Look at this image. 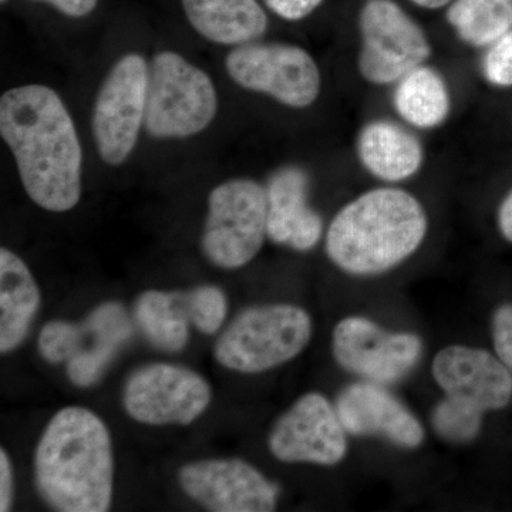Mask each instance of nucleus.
<instances>
[{
	"mask_svg": "<svg viewBox=\"0 0 512 512\" xmlns=\"http://www.w3.org/2000/svg\"><path fill=\"white\" fill-rule=\"evenodd\" d=\"M431 369L446 396L481 413L503 409L510 403V369L485 350L448 346L434 357Z\"/></svg>",
	"mask_w": 512,
	"mask_h": 512,
	"instance_id": "14",
	"label": "nucleus"
},
{
	"mask_svg": "<svg viewBox=\"0 0 512 512\" xmlns=\"http://www.w3.org/2000/svg\"><path fill=\"white\" fill-rule=\"evenodd\" d=\"M181 5L192 28L218 45H247L268 29V16L258 0H181Z\"/></svg>",
	"mask_w": 512,
	"mask_h": 512,
	"instance_id": "19",
	"label": "nucleus"
},
{
	"mask_svg": "<svg viewBox=\"0 0 512 512\" xmlns=\"http://www.w3.org/2000/svg\"><path fill=\"white\" fill-rule=\"evenodd\" d=\"M309 175L298 165H286L269 177L268 238L274 244L308 252L323 235L322 217L309 205Z\"/></svg>",
	"mask_w": 512,
	"mask_h": 512,
	"instance_id": "16",
	"label": "nucleus"
},
{
	"mask_svg": "<svg viewBox=\"0 0 512 512\" xmlns=\"http://www.w3.org/2000/svg\"><path fill=\"white\" fill-rule=\"evenodd\" d=\"M82 349L66 363L70 382L77 387L99 383L120 349L133 336V322L120 302H104L84 319Z\"/></svg>",
	"mask_w": 512,
	"mask_h": 512,
	"instance_id": "17",
	"label": "nucleus"
},
{
	"mask_svg": "<svg viewBox=\"0 0 512 512\" xmlns=\"http://www.w3.org/2000/svg\"><path fill=\"white\" fill-rule=\"evenodd\" d=\"M335 409L352 436L382 437L402 448H417L424 441L420 421L383 384H350L339 394Z\"/></svg>",
	"mask_w": 512,
	"mask_h": 512,
	"instance_id": "15",
	"label": "nucleus"
},
{
	"mask_svg": "<svg viewBox=\"0 0 512 512\" xmlns=\"http://www.w3.org/2000/svg\"><path fill=\"white\" fill-rule=\"evenodd\" d=\"M84 338L83 323L67 320H52L40 330L37 350L46 362L52 365L67 363L82 349Z\"/></svg>",
	"mask_w": 512,
	"mask_h": 512,
	"instance_id": "26",
	"label": "nucleus"
},
{
	"mask_svg": "<svg viewBox=\"0 0 512 512\" xmlns=\"http://www.w3.org/2000/svg\"><path fill=\"white\" fill-rule=\"evenodd\" d=\"M0 134L30 200L52 212L73 210L82 198L83 151L62 99L43 84L2 94Z\"/></svg>",
	"mask_w": 512,
	"mask_h": 512,
	"instance_id": "1",
	"label": "nucleus"
},
{
	"mask_svg": "<svg viewBox=\"0 0 512 512\" xmlns=\"http://www.w3.org/2000/svg\"><path fill=\"white\" fill-rule=\"evenodd\" d=\"M483 74L485 80L495 87H512V29L488 46Z\"/></svg>",
	"mask_w": 512,
	"mask_h": 512,
	"instance_id": "27",
	"label": "nucleus"
},
{
	"mask_svg": "<svg viewBox=\"0 0 512 512\" xmlns=\"http://www.w3.org/2000/svg\"><path fill=\"white\" fill-rule=\"evenodd\" d=\"M446 19L461 42L488 47L512 29V0H453Z\"/></svg>",
	"mask_w": 512,
	"mask_h": 512,
	"instance_id": "23",
	"label": "nucleus"
},
{
	"mask_svg": "<svg viewBox=\"0 0 512 512\" xmlns=\"http://www.w3.org/2000/svg\"><path fill=\"white\" fill-rule=\"evenodd\" d=\"M312 319L289 303L252 306L239 313L214 346L215 360L232 372H266L301 355L312 338Z\"/></svg>",
	"mask_w": 512,
	"mask_h": 512,
	"instance_id": "4",
	"label": "nucleus"
},
{
	"mask_svg": "<svg viewBox=\"0 0 512 512\" xmlns=\"http://www.w3.org/2000/svg\"><path fill=\"white\" fill-rule=\"evenodd\" d=\"M178 483L191 500L214 512H269L278 504L276 485L239 458L185 464Z\"/></svg>",
	"mask_w": 512,
	"mask_h": 512,
	"instance_id": "13",
	"label": "nucleus"
},
{
	"mask_svg": "<svg viewBox=\"0 0 512 512\" xmlns=\"http://www.w3.org/2000/svg\"><path fill=\"white\" fill-rule=\"evenodd\" d=\"M268 238V200L264 185L251 178H234L215 187L208 197V214L201 248L218 268L248 265Z\"/></svg>",
	"mask_w": 512,
	"mask_h": 512,
	"instance_id": "6",
	"label": "nucleus"
},
{
	"mask_svg": "<svg viewBox=\"0 0 512 512\" xmlns=\"http://www.w3.org/2000/svg\"><path fill=\"white\" fill-rule=\"evenodd\" d=\"M333 356L346 372L367 382H399L419 363L423 345L413 333L387 332L360 316L340 320L333 330Z\"/></svg>",
	"mask_w": 512,
	"mask_h": 512,
	"instance_id": "11",
	"label": "nucleus"
},
{
	"mask_svg": "<svg viewBox=\"0 0 512 512\" xmlns=\"http://www.w3.org/2000/svg\"><path fill=\"white\" fill-rule=\"evenodd\" d=\"M53 6L57 12L69 18H86L99 5V0H35Z\"/></svg>",
	"mask_w": 512,
	"mask_h": 512,
	"instance_id": "31",
	"label": "nucleus"
},
{
	"mask_svg": "<svg viewBox=\"0 0 512 512\" xmlns=\"http://www.w3.org/2000/svg\"><path fill=\"white\" fill-rule=\"evenodd\" d=\"M493 338L498 357L512 372V305L501 306L495 312Z\"/></svg>",
	"mask_w": 512,
	"mask_h": 512,
	"instance_id": "28",
	"label": "nucleus"
},
{
	"mask_svg": "<svg viewBox=\"0 0 512 512\" xmlns=\"http://www.w3.org/2000/svg\"><path fill=\"white\" fill-rule=\"evenodd\" d=\"M225 67L242 89L265 94L291 109L312 106L322 90L318 63L301 46L289 43L235 46L225 59Z\"/></svg>",
	"mask_w": 512,
	"mask_h": 512,
	"instance_id": "8",
	"label": "nucleus"
},
{
	"mask_svg": "<svg viewBox=\"0 0 512 512\" xmlns=\"http://www.w3.org/2000/svg\"><path fill=\"white\" fill-rule=\"evenodd\" d=\"M431 421L441 439L463 444L476 439L480 433L483 413L446 396L443 402L437 404Z\"/></svg>",
	"mask_w": 512,
	"mask_h": 512,
	"instance_id": "24",
	"label": "nucleus"
},
{
	"mask_svg": "<svg viewBox=\"0 0 512 512\" xmlns=\"http://www.w3.org/2000/svg\"><path fill=\"white\" fill-rule=\"evenodd\" d=\"M393 106L410 126L433 130L450 116V90L439 70L421 64L396 83Z\"/></svg>",
	"mask_w": 512,
	"mask_h": 512,
	"instance_id": "21",
	"label": "nucleus"
},
{
	"mask_svg": "<svg viewBox=\"0 0 512 512\" xmlns=\"http://www.w3.org/2000/svg\"><path fill=\"white\" fill-rule=\"evenodd\" d=\"M357 69L367 83L389 86L431 56L429 37L394 0H366L359 13Z\"/></svg>",
	"mask_w": 512,
	"mask_h": 512,
	"instance_id": "7",
	"label": "nucleus"
},
{
	"mask_svg": "<svg viewBox=\"0 0 512 512\" xmlns=\"http://www.w3.org/2000/svg\"><path fill=\"white\" fill-rule=\"evenodd\" d=\"M211 402L212 389L204 377L171 363L140 367L128 377L123 390L128 416L147 426H188Z\"/></svg>",
	"mask_w": 512,
	"mask_h": 512,
	"instance_id": "10",
	"label": "nucleus"
},
{
	"mask_svg": "<svg viewBox=\"0 0 512 512\" xmlns=\"http://www.w3.org/2000/svg\"><path fill=\"white\" fill-rule=\"evenodd\" d=\"M40 498L60 512H106L114 490V456L106 423L69 406L47 423L35 453Z\"/></svg>",
	"mask_w": 512,
	"mask_h": 512,
	"instance_id": "2",
	"label": "nucleus"
},
{
	"mask_svg": "<svg viewBox=\"0 0 512 512\" xmlns=\"http://www.w3.org/2000/svg\"><path fill=\"white\" fill-rule=\"evenodd\" d=\"M134 320L158 350L177 353L190 342V316L184 292L147 291L138 296Z\"/></svg>",
	"mask_w": 512,
	"mask_h": 512,
	"instance_id": "22",
	"label": "nucleus"
},
{
	"mask_svg": "<svg viewBox=\"0 0 512 512\" xmlns=\"http://www.w3.org/2000/svg\"><path fill=\"white\" fill-rule=\"evenodd\" d=\"M410 2H412L413 5L419 6L421 9L437 10L446 8L453 0H410Z\"/></svg>",
	"mask_w": 512,
	"mask_h": 512,
	"instance_id": "33",
	"label": "nucleus"
},
{
	"mask_svg": "<svg viewBox=\"0 0 512 512\" xmlns=\"http://www.w3.org/2000/svg\"><path fill=\"white\" fill-rule=\"evenodd\" d=\"M0 2H2L3 5H5V3L8 2V0H0Z\"/></svg>",
	"mask_w": 512,
	"mask_h": 512,
	"instance_id": "34",
	"label": "nucleus"
},
{
	"mask_svg": "<svg viewBox=\"0 0 512 512\" xmlns=\"http://www.w3.org/2000/svg\"><path fill=\"white\" fill-rule=\"evenodd\" d=\"M150 66L137 53L117 60L101 84L93 109V136L104 163L121 165L133 153L146 119Z\"/></svg>",
	"mask_w": 512,
	"mask_h": 512,
	"instance_id": "9",
	"label": "nucleus"
},
{
	"mask_svg": "<svg viewBox=\"0 0 512 512\" xmlns=\"http://www.w3.org/2000/svg\"><path fill=\"white\" fill-rule=\"evenodd\" d=\"M348 433L323 394L302 396L279 417L268 437L269 451L282 463L336 466L348 453Z\"/></svg>",
	"mask_w": 512,
	"mask_h": 512,
	"instance_id": "12",
	"label": "nucleus"
},
{
	"mask_svg": "<svg viewBox=\"0 0 512 512\" xmlns=\"http://www.w3.org/2000/svg\"><path fill=\"white\" fill-rule=\"evenodd\" d=\"M15 498V477L5 448L0 450V511L8 512Z\"/></svg>",
	"mask_w": 512,
	"mask_h": 512,
	"instance_id": "30",
	"label": "nucleus"
},
{
	"mask_svg": "<svg viewBox=\"0 0 512 512\" xmlns=\"http://www.w3.org/2000/svg\"><path fill=\"white\" fill-rule=\"evenodd\" d=\"M40 296L32 272L20 256L0 249V352H13L25 342L39 312Z\"/></svg>",
	"mask_w": 512,
	"mask_h": 512,
	"instance_id": "20",
	"label": "nucleus"
},
{
	"mask_svg": "<svg viewBox=\"0 0 512 512\" xmlns=\"http://www.w3.org/2000/svg\"><path fill=\"white\" fill-rule=\"evenodd\" d=\"M356 154L367 173L384 183H402L424 164L419 138L390 120H373L359 131Z\"/></svg>",
	"mask_w": 512,
	"mask_h": 512,
	"instance_id": "18",
	"label": "nucleus"
},
{
	"mask_svg": "<svg viewBox=\"0 0 512 512\" xmlns=\"http://www.w3.org/2000/svg\"><path fill=\"white\" fill-rule=\"evenodd\" d=\"M185 305L192 325L204 335H214L224 325L228 313V299L221 288L202 285L184 292Z\"/></svg>",
	"mask_w": 512,
	"mask_h": 512,
	"instance_id": "25",
	"label": "nucleus"
},
{
	"mask_svg": "<svg viewBox=\"0 0 512 512\" xmlns=\"http://www.w3.org/2000/svg\"><path fill=\"white\" fill-rule=\"evenodd\" d=\"M217 111V90L204 70L171 50L154 56L144 119L151 137L195 136L210 126Z\"/></svg>",
	"mask_w": 512,
	"mask_h": 512,
	"instance_id": "5",
	"label": "nucleus"
},
{
	"mask_svg": "<svg viewBox=\"0 0 512 512\" xmlns=\"http://www.w3.org/2000/svg\"><path fill=\"white\" fill-rule=\"evenodd\" d=\"M323 2L325 0H264L266 8L288 22H299L308 18Z\"/></svg>",
	"mask_w": 512,
	"mask_h": 512,
	"instance_id": "29",
	"label": "nucleus"
},
{
	"mask_svg": "<svg viewBox=\"0 0 512 512\" xmlns=\"http://www.w3.org/2000/svg\"><path fill=\"white\" fill-rule=\"evenodd\" d=\"M498 228L503 237L512 244V190L508 192L498 210Z\"/></svg>",
	"mask_w": 512,
	"mask_h": 512,
	"instance_id": "32",
	"label": "nucleus"
},
{
	"mask_svg": "<svg viewBox=\"0 0 512 512\" xmlns=\"http://www.w3.org/2000/svg\"><path fill=\"white\" fill-rule=\"evenodd\" d=\"M429 228L421 202L402 188H375L342 208L326 232V254L350 275H379L420 248Z\"/></svg>",
	"mask_w": 512,
	"mask_h": 512,
	"instance_id": "3",
	"label": "nucleus"
}]
</instances>
